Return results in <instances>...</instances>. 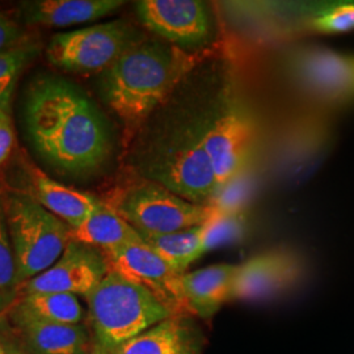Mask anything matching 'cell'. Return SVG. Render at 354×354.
Here are the masks:
<instances>
[{
  "instance_id": "obj_31",
  "label": "cell",
  "mask_w": 354,
  "mask_h": 354,
  "mask_svg": "<svg viewBox=\"0 0 354 354\" xmlns=\"http://www.w3.org/2000/svg\"><path fill=\"white\" fill-rule=\"evenodd\" d=\"M0 354H7V351H6V346H4V342H3L1 336H0Z\"/></svg>"
},
{
  "instance_id": "obj_24",
  "label": "cell",
  "mask_w": 354,
  "mask_h": 354,
  "mask_svg": "<svg viewBox=\"0 0 354 354\" xmlns=\"http://www.w3.org/2000/svg\"><path fill=\"white\" fill-rule=\"evenodd\" d=\"M218 207V206H216ZM203 232V250L205 252L239 241L243 235V219L236 212H226L218 207L213 218H210Z\"/></svg>"
},
{
  "instance_id": "obj_4",
  "label": "cell",
  "mask_w": 354,
  "mask_h": 354,
  "mask_svg": "<svg viewBox=\"0 0 354 354\" xmlns=\"http://www.w3.org/2000/svg\"><path fill=\"white\" fill-rule=\"evenodd\" d=\"M145 175L189 203L203 205L219 193L214 168L203 147L200 121L168 130L143 162Z\"/></svg>"
},
{
  "instance_id": "obj_3",
  "label": "cell",
  "mask_w": 354,
  "mask_h": 354,
  "mask_svg": "<svg viewBox=\"0 0 354 354\" xmlns=\"http://www.w3.org/2000/svg\"><path fill=\"white\" fill-rule=\"evenodd\" d=\"M84 299L93 339L106 351L174 315L149 289L113 270Z\"/></svg>"
},
{
  "instance_id": "obj_7",
  "label": "cell",
  "mask_w": 354,
  "mask_h": 354,
  "mask_svg": "<svg viewBox=\"0 0 354 354\" xmlns=\"http://www.w3.org/2000/svg\"><path fill=\"white\" fill-rule=\"evenodd\" d=\"M142 39L130 23L114 20L53 36L46 46V59L70 74H102Z\"/></svg>"
},
{
  "instance_id": "obj_23",
  "label": "cell",
  "mask_w": 354,
  "mask_h": 354,
  "mask_svg": "<svg viewBox=\"0 0 354 354\" xmlns=\"http://www.w3.org/2000/svg\"><path fill=\"white\" fill-rule=\"evenodd\" d=\"M37 50L36 45L26 42L12 50L0 53V108H8L19 76Z\"/></svg>"
},
{
  "instance_id": "obj_15",
  "label": "cell",
  "mask_w": 354,
  "mask_h": 354,
  "mask_svg": "<svg viewBox=\"0 0 354 354\" xmlns=\"http://www.w3.org/2000/svg\"><path fill=\"white\" fill-rule=\"evenodd\" d=\"M3 327L30 354H89L93 346V335L86 323H6Z\"/></svg>"
},
{
  "instance_id": "obj_20",
  "label": "cell",
  "mask_w": 354,
  "mask_h": 354,
  "mask_svg": "<svg viewBox=\"0 0 354 354\" xmlns=\"http://www.w3.org/2000/svg\"><path fill=\"white\" fill-rule=\"evenodd\" d=\"M71 238L102 252L142 241L140 232L105 203L80 225L71 228Z\"/></svg>"
},
{
  "instance_id": "obj_28",
  "label": "cell",
  "mask_w": 354,
  "mask_h": 354,
  "mask_svg": "<svg viewBox=\"0 0 354 354\" xmlns=\"http://www.w3.org/2000/svg\"><path fill=\"white\" fill-rule=\"evenodd\" d=\"M4 326V324H3ZM0 327V336H1V339H3V342H4V346H6V351H7V354H30L28 353L26 351H24L17 342L13 339L12 336L7 332V329L4 328V327Z\"/></svg>"
},
{
  "instance_id": "obj_19",
  "label": "cell",
  "mask_w": 354,
  "mask_h": 354,
  "mask_svg": "<svg viewBox=\"0 0 354 354\" xmlns=\"http://www.w3.org/2000/svg\"><path fill=\"white\" fill-rule=\"evenodd\" d=\"M30 194L48 212L62 219L71 228L80 225L91 213L104 205L97 197L64 185L37 168L30 171Z\"/></svg>"
},
{
  "instance_id": "obj_9",
  "label": "cell",
  "mask_w": 354,
  "mask_h": 354,
  "mask_svg": "<svg viewBox=\"0 0 354 354\" xmlns=\"http://www.w3.org/2000/svg\"><path fill=\"white\" fill-rule=\"evenodd\" d=\"M288 71L317 102L342 106L354 102V54L329 48H304L292 53Z\"/></svg>"
},
{
  "instance_id": "obj_17",
  "label": "cell",
  "mask_w": 354,
  "mask_h": 354,
  "mask_svg": "<svg viewBox=\"0 0 354 354\" xmlns=\"http://www.w3.org/2000/svg\"><path fill=\"white\" fill-rule=\"evenodd\" d=\"M238 270L234 264H215L184 273L181 288L192 317L209 320L230 301L232 279Z\"/></svg>"
},
{
  "instance_id": "obj_10",
  "label": "cell",
  "mask_w": 354,
  "mask_h": 354,
  "mask_svg": "<svg viewBox=\"0 0 354 354\" xmlns=\"http://www.w3.org/2000/svg\"><path fill=\"white\" fill-rule=\"evenodd\" d=\"M136 11L149 30L181 50L194 53L212 41V17L203 1L140 0Z\"/></svg>"
},
{
  "instance_id": "obj_25",
  "label": "cell",
  "mask_w": 354,
  "mask_h": 354,
  "mask_svg": "<svg viewBox=\"0 0 354 354\" xmlns=\"http://www.w3.org/2000/svg\"><path fill=\"white\" fill-rule=\"evenodd\" d=\"M0 289L17 298L16 268L13 260L12 245L7 225L6 198L0 193Z\"/></svg>"
},
{
  "instance_id": "obj_21",
  "label": "cell",
  "mask_w": 354,
  "mask_h": 354,
  "mask_svg": "<svg viewBox=\"0 0 354 354\" xmlns=\"http://www.w3.org/2000/svg\"><path fill=\"white\" fill-rule=\"evenodd\" d=\"M203 232L205 226L181 230L169 234H146L140 232V238L152 251L158 253L165 263L176 272L184 274L196 260L203 253Z\"/></svg>"
},
{
  "instance_id": "obj_8",
  "label": "cell",
  "mask_w": 354,
  "mask_h": 354,
  "mask_svg": "<svg viewBox=\"0 0 354 354\" xmlns=\"http://www.w3.org/2000/svg\"><path fill=\"white\" fill-rule=\"evenodd\" d=\"M112 209L138 232L146 234L201 226L218 210L216 206L189 203L150 180L127 189Z\"/></svg>"
},
{
  "instance_id": "obj_2",
  "label": "cell",
  "mask_w": 354,
  "mask_h": 354,
  "mask_svg": "<svg viewBox=\"0 0 354 354\" xmlns=\"http://www.w3.org/2000/svg\"><path fill=\"white\" fill-rule=\"evenodd\" d=\"M196 59V53L163 39H142L102 71V100L121 120L136 125L172 92Z\"/></svg>"
},
{
  "instance_id": "obj_5",
  "label": "cell",
  "mask_w": 354,
  "mask_h": 354,
  "mask_svg": "<svg viewBox=\"0 0 354 354\" xmlns=\"http://www.w3.org/2000/svg\"><path fill=\"white\" fill-rule=\"evenodd\" d=\"M6 213L19 290L62 256L71 241V227L28 193L8 194Z\"/></svg>"
},
{
  "instance_id": "obj_12",
  "label": "cell",
  "mask_w": 354,
  "mask_h": 354,
  "mask_svg": "<svg viewBox=\"0 0 354 354\" xmlns=\"http://www.w3.org/2000/svg\"><path fill=\"white\" fill-rule=\"evenodd\" d=\"M109 264L100 250L71 238L62 256L53 266L23 283L17 295L29 292H62L86 298L105 276Z\"/></svg>"
},
{
  "instance_id": "obj_18",
  "label": "cell",
  "mask_w": 354,
  "mask_h": 354,
  "mask_svg": "<svg viewBox=\"0 0 354 354\" xmlns=\"http://www.w3.org/2000/svg\"><path fill=\"white\" fill-rule=\"evenodd\" d=\"M83 319L84 310L76 295L62 292H29L17 295L13 301L7 314V324H80Z\"/></svg>"
},
{
  "instance_id": "obj_11",
  "label": "cell",
  "mask_w": 354,
  "mask_h": 354,
  "mask_svg": "<svg viewBox=\"0 0 354 354\" xmlns=\"http://www.w3.org/2000/svg\"><path fill=\"white\" fill-rule=\"evenodd\" d=\"M104 254L111 270L149 289L174 315H190L181 288L183 274L165 263L143 241L106 251Z\"/></svg>"
},
{
  "instance_id": "obj_26",
  "label": "cell",
  "mask_w": 354,
  "mask_h": 354,
  "mask_svg": "<svg viewBox=\"0 0 354 354\" xmlns=\"http://www.w3.org/2000/svg\"><path fill=\"white\" fill-rule=\"evenodd\" d=\"M26 32L12 19L0 13V53L12 50L24 45Z\"/></svg>"
},
{
  "instance_id": "obj_27",
  "label": "cell",
  "mask_w": 354,
  "mask_h": 354,
  "mask_svg": "<svg viewBox=\"0 0 354 354\" xmlns=\"http://www.w3.org/2000/svg\"><path fill=\"white\" fill-rule=\"evenodd\" d=\"M15 143V130L8 108H0V165L10 156Z\"/></svg>"
},
{
  "instance_id": "obj_22",
  "label": "cell",
  "mask_w": 354,
  "mask_h": 354,
  "mask_svg": "<svg viewBox=\"0 0 354 354\" xmlns=\"http://www.w3.org/2000/svg\"><path fill=\"white\" fill-rule=\"evenodd\" d=\"M307 15V28L323 35L354 30V1L317 3Z\"/></svg>"
},
{
  "instance_id": "obj_29",
  "label": "cell",
  "mask_w": 354,
  "mask_h": 354,
  "mask_svg": "<svg viewBox=\"0 0 354 354\" xmlns=\"http://www.w3.org/2000/svg\"><path fill=\"white\" fill-rule=\"evenodd\" d=\"M16 298H13L11 295H8L7 292L0 289V327L3 324H6L7 322V314H8V310L11 307V304H13Z\"/></svg>"
},
{
  "instance_id": "obj_30",
  "label": "cell",
  "mask_w": 354,
  "mask_h": 354,
  "mask_svg": "<svg viewBox=\"0 0 354 354\" xmlns=\"http://www.w3.org/2000/svg\"><path fill=\"white\" fill-rule=\"evenodd\" d=\"M89 354H109V352L102 346L100 342H97L93 339V346H92V351Z\"/></svg>"
},
{
  "instance_id": "obj_6",
  "label": "cell",
  "mask_w": 354,
  "mask_h": 354,
  "mask_svg": "<svg viewBox=\"0 0 354 354\" xmlns=\"http://www.w3.org/2000/svg\"><path fill=\"white\" fill-rule=\"evenodd\" d=\"M200 131L221 192L245 169L256 142L252 115L232 86L225 88L212 112L200 120Z\"/></svg>"
},
{
  "instance_id": "obj_13",
  "label": "cell",
  "mask_w": 354,
  "mask_h": 354,
  "mask_svg": "<svg viewBox=\"0 0 354 354\" xmlns=\"http://www.w3.org/2000/svg\"><path fill=\"white\" fill-rule=\"evenodd\" d=\"M206 336L192 315H172L109 354H203Z\"/></svg>"
},
{
  "instance_id": "obj_14",
  "label": "cell",
  "mask_w": 354,
  "mask_h": 354,
  "mask_svg": "<svg viewBox=\"0 0 354 354\" xmlns=\"http://www.w3.org/2000/svg\"><path fill=\"white\" fill-rule=\"evenodd\" d=\"M297 266L290 256L266 252L238 266L230 301H257L274 295L295 279Z\"/></svg>"
},
{
  "instance_id": "obj_16",
  "label": "cell",
  "mask_w": 354,
  "mask_h": 354,
  "mask_svg": "<svg viewBox=\"0 0 354 354\" xmlns=\"http://www.w3.org/2000/svg\"><path fill=\"white\" fill-rule=\"evenodd\" d=\"M124 4L120 0H30L21 1L19 11L26 24L67 28L96 21Z\"/></svg>"
},
{
  "instance_id": "obj_1",
  "label": "cell",
  "mask_w": 354,
  "mask_h": 354,
  "mask_svg": "<svg viewBox=\"0 0 354 354\" xmlns=\"http://www.w3.org/2000/svg\"><path fill=\"white\" fill-rule=\"evenodd\" d=\"M26 134L53 168L74 176L93 174L112 152L106 118L88 95L57 75H41L24 99Z\"/></svg>"
}]
</instances>
